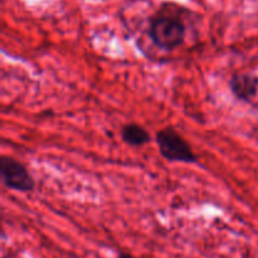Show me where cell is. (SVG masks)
Instances as JSON below:
<instances>
[{
    "instance_id": "2",
    "label": "cell",
    "mask_w": 258,
    "mask_h": 258,
    "mask_svg": "<svg viewBox=\"0 0 258 258\" xmlns=\"http://www.w3.org/2000/svg\"><path fill=\"white\" fill-rule=\"evenodd\" d=\"M159 153L170 163L196 164L198 155L193 151L190 144L173 126H165L155 135Z\"/></svg>"
},
{
    "instance_id": "4",
    "label": "cell",
    "mask_w": 258,
    "mask_h": 258,
    "mask_svg": "<svg viewBox=\"0 0 258 258\" xmlns=\"http://www.w3.org/2000/svg\"><path fill=\"white\" fill-rule=\"evenodd\" d=\"M229 88L239 101L251 102L258 92V77L248 72H236L229 80Z\"/></svg>"
},
{
    "instance_id": "6",
    "label": "cell",
    "mask_w": 258,
    "mask_h": 258,
    "mask_svg": "<svg viewBox=\"0 0 258 258\" xmlns=\"http://www.w3.org/2000/svg\"><path fill=\"white\" fill-rule=\"evenodd\" d=\"M117 258H136V257L133 256V254L127 253V252H118Z\"/></svg>"
},
{
    "instance_id": "1",
    "label": "cell",
    "mask_w": 258,
    "mask_h": 258,
    "mask_svg": "<svg viewBox=\"0 0 258 258\" xmlns=\"http://www.w3.org/2000/svg\"><path fill=\"white\" fill-rule=\"evenodd\" d=\"M148 34L155 47L163 50H174L185 40L186 27L178 17L159 12L149 20Z\"/></svg>"
},
{
    "instance_id": "5",
    "label": "cell",
    "mask_w": 258,
    "mask_h": 258,
    "mask_svg": "<svg viewBox=\"0 0 258 258\" xmlns=\"http://www.w3.org/2000/svg\"><path fill=\"white\" fill-rule=\"evenodd\" d=\"M121 139L127 145L139 148V146L148 145L151 141V135L144 126L130 122L121 127Z\"/></svg>"
},
{
    "instance_id": "3",
    "label": "cell",
    "mask_w": 258,
    "mask_h": 258,
    "mask_svg": "<svg viewBox=\"0 0 258 258\" xmlns=\"http://www.w3.org/2000/svg\"><path fill=\"white\" fill-rule=\"evenodd\" d=\"M0 178L10 190L30 193L35 189V180L22 161L3 155L0 158Z\"/></svg>"
}]
</instances>
